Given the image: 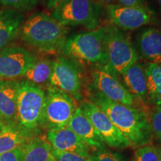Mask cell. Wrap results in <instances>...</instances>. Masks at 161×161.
<instances>
[{"label":"cell","mask_w":161,"mask_h":161,"mask_svg":"<svg viewBox=\"0 0 161 161\" xmlns=\"http://www.w3.org/2000/svg\"><path fill=\"white\" fill-rule=\"evenodd\" d=\"M89 101L107 114L117 129L129 141L130 147L137 148L151 144L153 136L148 115L144 110L119 103L92 90Z\"/></svg>","instance_id":"6da1fadb"},{"label":"cell","mask_w":161,"mask_h":161,"mask_svg":"<svg viewBox=\"0 0 161 161\" xmlns=\"http://www.w3.org/2000/svg\"><path fill=\"white\" fill-rule=\"evenodd\" d=\"M20 38L24 43L43 53L61 52L68 37L69 29L46 12H35L20 27Z\"/></svg>","instance_id":"7a4b0ae2"},{"label":"cell","mask_w":161,"mask_h":161,"mask_svg":"<svg viewBox=\"0 0 161 161\" xmlns=\"http://www.w3.org/2000/svg\"><path fill=\"white\" fill-rule=\"evenodd\" d=\"M46 92L29 80H19L17 102V124L34 136L43 125Z\"/></svg>","instance_id":"3957f363"},{"label":"cell","mask_w":161,"mask_h":161,"mask_svg":"<svg viewBox=\"0 0 161 161\" xmlns=\"http://www.w3.org/2000/svg\"><path fill=\"white\" fill-rule=\"evenodd\" d=\"M106 27L82 31L69 36L61 52L66 58L74 61L95 65H106L107 57L104 46Z\"/></svg>","instance_id":"277c9868"},{"label":"cell","mask_w":161,"mask_h":161,"mask_svg":"<svg viewBox=\"0 0 161 161\" xmlns=\"http://www.w3.org/2000/svg\"><path fill=\"white\" fill-rule=\"evenodd\" d=\"M105 66L116 75H121L138 61V53L124 31L111 24L105 25Z\"/></svg>","instance_id":"5b68a950"},{"label":"cell","mask_w":161,"mask_h":161,"mask_svg":"<svg viewBox=\"0 0 161 161\" xmlns=\"http://www.w3.org/2000/svg\"><path fill=\"white\" fill-rule=\"evenodd\" d=\"M102 9L96 0H65L51 15L66 27L80 25L93 30L99 27Z\"/></svg>","instance_id":"8992f818"},{"label":"cell","mask_w":161,"mask_h":161,"mask_svg":"<svg viewBox=\"0 0 161 161\" xmlns=\"http://www.w3.org/2000/svg\"><path fill=\"white\" fill-rule=\"evenodd\" d=\"M43 125L48 130H55L67 127L78 108L71 96L49 86L46 90Z\"/></svg>","instance_id":"52a82bcc"},{"label":"cell","mask_w":161,"mask_h":161,"mask_svg":"<svg viewBox=\"0 0 161 161\" xmlns=\"http://www.w3.org/2000/svg\"><path fill=\"white\" fill-rule=\"evenodd\" d=\"M106 12L111 25L122 31H133L154 23L156 17L144 5L123 6L118 4L106 5Z\"/></svg>","instance_id":"ba28073f"},{"label":"cell","mask_w":161,"mask_h":161,"mask_svg":"<svg viewBox=\"0 0 161 161\" xmlns=\"http://www.w3.org/2000/svg\"><path fill=\"white\" fill-rule=\"evenodd\" d=\"M51 86L65 92L77 102L82 99V80L77 62L66 57H58L53 60L49 79Z\"/></svg>","instance_id":"9c48e42d"},{"label":"cell","mask_w":161,"mask_h":161,"mask_svg":"<svg viewBox=\"0 0 161 161\" xmlns=\"http://www.w3.org/2000/svg\"><path fill=\"white\" fill-rule=\"evenodd\" d=\"M92 90L109 99L126 105L134 106L135 98L120 81L118 75L105 65H95L92 72Z\"/></svg>","instance_id":"30bf717a"},{"label":"cell","mask_w":161,"mask_h":161,"mask_svg":"<svg viewBox=\"0 0 161 161\" xmlns=\"http://www.w3.org/2000/svg\"><path fill=\"white\" fill-rule=\"evenodd\" d=\"M79 108L91 122L104 144L113 148H125L130 147L129 141L98 106L89 100H85L80 104Z\"/></svg>","instance_id":"8fae6325"},{"label":"cell","mask_w":161,"mask_h":161,"mask_svg":"<svg viewBox=\"0 0 161 161\" xmlns=\"http://www.w3.org/2000/svg\"><path fill=\"white\" fill-rule=\"evenodd\" d=\"M37 60L35 55L18 46H6L0 50V78L17 79Z\"/></svg>","instance_id":"7c38bea8"},{"label":"cell","mask_w":161,"mask_h":161,"mask_svg":"<svg viewBox=\"0 0 161 161\" xmlns=\"http://www.w3.org/2000/svg\"><path fill=\"white\" fill-rule=\"evenodd\" d=\"M46 140L53 150L69 152L90 158L92 150L69 127L55 130H48Z\"/></svg>","instance_id":"4fadbf2b"},{"label":"cell","mask_w":161,"mask_h":161,"mask_svg":"<svg viewBox=\"0 0 161 161\" xmlns=\"http://www.w3.org/2000/svg\"><path fill=\"white\" fill-rule=\"evenodd\" d=\"M134 46L139 57L149 64L161 63V29L153 26L141 28Z\"/></svg>","instance_id":"5bb4252c"},{"label":"cell","mask_w":161,"mask_h":161,"mask_svg":"<svg viewBox=\"0 0 161 161\" xmlns=\"http://www.w3.org/2000/svg\"><path fill=\"white\" fill-rule=\"evenodd\" d=\"M19 80L0 78V118L4 125L17 124V102Z\"/></svg>","instance_id":"9a60e30c"},{"label":"cell","mask_w":161,"mask_h":161,"mask_svg":"<svg viewBox=\"0 0 161 161\" xmlns=\"http://www.w3.org/2000/svg\"><path fill=\"white\" fill-rule=\"evenodd\" d=\"M68 127L79 136L93 152L105 149L106 145L99 134L79 107L76 108Z\"/></svg>","instance_id":"2e32d148"},{"label":"cell","mask_w":161,"mask_h":161,"mask_svg":"<svg viewBox=\"0 0 161 161\" xmlns=\"http://www.w3.org/2000/svg\"><path fill=\"white\" fill-rule=\"evenodd\" d=\"M121 75L123 85L135 99L144 101L147 98L146 66L140 62H136Z\"/></svg>","instance_id":"e0dca14e"},{"label":"cell","mask_w":161,"mask_h":161,"mask_svg":"<svg viewBox=\"0 0 161 161\" xmlns=\"http://www.w3.org/2000/svg\"><path fill=\"white\" fill-rule=\"evenodd\" d=\"M23 18V13L15 10H0V50L8 46L19 33Z\"/></svg>","instance_id":"ac0fdd59"},{"label":"cell","mask_w":161,"mask_h":161,"mask_svg":"<svg viewBox=\"0 0 161 161\" xmlns=\"http://www.w3.org/2000/svg\"><path fill=\"white\" fill-rule=\"evenodd\" d=\"M22 161H56L46 138L32 136L23 146Z\"/></svg>","instance_id":"d6986e66"},{"label":"cell","mask_w":161,"mask_h":161,"mask_svg":"<svg viewBox=\"0 0 161 161\" xmlns=\"http://www.w3.org/2000/svg\"><path fill=\"white\" fill-rule=\"evenodd\" d=\"M32 136L17 125H4L0 131V154L23 146Z\"/></svg>","instance_id":"ffe728a7"},{"label":"cell","mask_w":161,"mask_h":161,"mask_svg":"<svg viewBox=\"0 0 161 161\" xmlns=\"http://www.w3.org/2000/svg\"><path fill=\"white\" fill-rule=\"evenodd\" d=\"M147 98L154 106L161 105V63L146 66Z\"/></svg>","instance_id":"44dd1931"},{"label":"cell","mask_w":161,"mask_h":161,"mask_svg":"<svg viewBox=\"0 0 161 161\" xmlns=\"http://www.w3.org/2000/svg\"><path fill=\"white\" fill-rule=\"evenodd\" d=\"M52 65L53 60L49 59L37 60L26 71L23 78H25V80L40 86L49 83Z\"/></svg>","instance_id":"7402d4cb"},{"label":"cell","mask_w":161,"mask_h":161,"mask_svg":"<svg viewBox=\"0 0 161 161\" xmlns=\"http://www.w3.org/2000/svg\"><path fill=\"white\" fill-rule=\"evenodd\" d=\"M161 157V146L148 144L136 148L134 161H159Z\"/></svg>","instance_id":"603a6c76"},{"label":"cell","mask_w":161,"mask_h":161,"mask_svg":"<svg viewBox=\"0 0 161 161\" xmlns=\"http://www.w3.org/2000/svg\"><path fill=\"white\" fill-rule=\"evenodd\" d=\"M40 0H0V5L4 8L15 10L19 12L29 11L38 5Z\"/></svg>","instance_id":"cb8c5ba5"},{"label":"cell","mask_w":161,"mask_h":161,"mask_svg":"<svg viewBox=\"0 0 161 161\" xmlns=\"http://www.w3.org/2000/svg\"><path fill=\"white\" fill-rule=\"evenodd\" d=\"M153 138L161 145V105L154 106L148 115Z\"/></svg>","instance_id":"d4e9b609"},{"label":"cell","mask_w":161,"mask_h":161,"mask_svg":"<svg viewBox=\"0 0 161 161\" xmlns=\"http://www.w3.org/2000/svg\"><path fill=\"white\" fill-rule=\"evenodd\" d=\"M90 158L91 161H125L122 156L119 153L109 152L105 149L94 152Z\"/></svg>","instance_id":"484cf974"},{"label":"cell","mask_w":161,"mask_h":161,"mask_svg":"<svg viewBox=\"0 0 161 161\" xmlns=\"http://www.w3.org/2000/svg\"><path fill=\"white\" fill-rule=\"evenodd\" d=\"M52 152L56 161H91L90 158H85L74 153L58 152L53 149Z\"/></svg>","instance_id":"4316f807"},{"label":"cell","mask_w":161,"mask_h":161,"mask_svg":"<svg viewBox=\"0 0 161 161\" xmlns=\"http://www.w3.org/2000/svg\"><path fill=\"white\" fill-rule=\"evenodd\" d=\"M23 146L0 154V161H22Z\"/></svg>","instance_id":"83f0119b"},{"label":"cell","mask_w":161,"mask_h":161,"mask_svg":"<svg viewBox=\"0 0 161 161\" xmlns=\"http://www.w3.org/2000/svg\"><path fill=\"white\" fill-rule=\"evenodd\" d=\"M64 1L65 0H45V4L46 8L52 11L61 5Z\"/></svg>","instance_id":"f1b7e54d"},{"label":"cell","mask_w":161,"mask_h":161,"mask_svg":"<svg viewBox=\"0 0 161 161\" xmlns=\"http://www.w3.org/2000/svg\"><path fill=\"white\" fill-rule=\"evenodd\" d=\"M143 0H117L118 5L123 6H134L142 5Z\"/></svg>","instance_id":"f546056e"},{"label":"cell","mask_w":161,"mask_h":161,"mask_svg":"<svg viewBox=\"0 0 161 161\" xmlns=\"http://www.w3.org/2000/svg\"><path fill=\"white\" fill-rule=\"evenodd\" d=\"M96 1H97L99 4H101V5H110V4H112V3L114 0H96Z\"/></svg>","instance_id":"4dcf8cb0"},{"label":"cell","mask_w":161,"mask_h":161,"mask_svg":"<svg viewBox=\"0 0 161 161\" xmlns=\"http://www.w3.org/2000/svg\"><path fill=\"white\" fill-rule=\"evenodd\" d=\"M3 127H4V124H3V121H2V119H1V118H0V131L3 130Z\"/></svg>","instance_id":"1f68e13d"},{"label":"cell","mask_w":161,"mask_h":161,"mask_svg":"<svg viewBox=\"0 0 161 161\" xmlns=\"http://www.w3.org/2000/svg\"><path fill=\"white\" fill-rule=\"evenodd\" d=\"M157 3H158L159 7H160V8L161 10V0H157Z\"/></svg>","instance_id":"d6a6232c"},{"label":"cell","mask_w":161,"mask_h":161,"mask_svg":"<svg viewBox=\"0 0 161 161\" xmlns=\"http://www.w3.org/2000/svg\"><path fill=\"white\" fill-rule=\"evenodd\" d=\"M159 161H161V157H160V160H159Z\"/></svg>","instance_id":"836d02e7"},{"label":"cell","mask_w":161,"mask_h":161,"mask_svg":"<svg viewBox=\"0 0 161 161\" xmlns=\"http://www.w3.org/2000/svg\"><path fill=\"white\" fill-rule=\"evenodd\" d=\"M132 161H134V160H132Z\"/></svg>","instance_id":"e575fe53"}]
</instances>
